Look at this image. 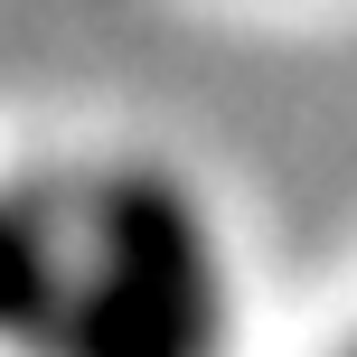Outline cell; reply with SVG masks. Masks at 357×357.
<instances>
[{
	"mask_svg": "<svg viewBox=\"0 0 357 357\" xmlns=\"http://www.w3.org/2000/svg\"><path fill=\"white\" fill-rule=\"evenodd\" d=\"M216 245L169 178L132 169L94 188V273L56 301V357H216Z\"/></svg>",
	"mask_w": 357,
	"mask_h": 357,
	"instance_id": "6da1fadb",
	"label": "cell"
},
{
	"mask_svg": "<svg viewBox=\"0 0 357 357\" xmlns=\"http://www.w3.org/2000/svg\"><path fill=\"white\" fill-rule=\"evenodd\" d=\"M56 301H66V282H56V254L38 235V216L0 207V339H47Z\"/></svg>",
	"mask_w": 357,
	"mask_h": 357,
	"instance_id": "7a4b0ae2",
	"label": "cell"
}]
</instances>
